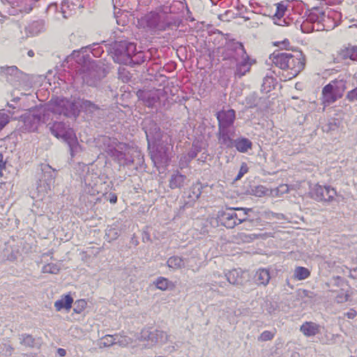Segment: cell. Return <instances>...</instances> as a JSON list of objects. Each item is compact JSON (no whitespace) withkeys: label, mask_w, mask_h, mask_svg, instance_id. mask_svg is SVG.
<instances>
[{"label":"cell","mask_w":357,"mask_h":357,"mask_svg":"<svg viewBox=\"0 0 357 357\" xmlns=\"http://www.w3.org/2000/svg\"><path fill=\"white\" fill-rule=\"evenodd\" d=\"M272 61L276 69V73L283 81H289L296 77L304 66L302 57L290 52H279L274 56Z\"/></svg>","instance_id":"cell-1"},{"label":"cell","mask_w":357,"mask_h":357,"mask_svg":"<svg viewBox=\"0 0 357 357\" xmlns=\"http://www.w3.org/2000/svg\"><path fill=\"white\" fill-rule=\"evenodd\" d=\"M147 136L150 155L159 170L168 166L170 162V149L165 144L162 132L157 127L145 129Z\"/></svg>","instance_id":"cell-2"},{"label":"cell","mask_w":357,"mask_h":357,"mask_svg":"<svg viewBox=\"0 0 357 357\" xmlns=\"http://www.w3.org/2000/svg\"><path fill=\"white\" fill-rule=\"evenodd\" d=\"M103 149L108 155L118 162L124 165L133 163V157L132 156L131 148L128 145L119 143L111 138H104L101 141Z\"/></svg>","instance_id":"cell-3"},{"label":"cell","mask_w":357,"mask_h":357,"mask_svg":"<svg viewBox=\"0 0 357 357\" xmlns=\"http://www.w3.org/2000/svg\"><path fill=\"white\" fill-rule=\"evenodd\" d=\"M40 108L54 114L70 117H78L82 109L76 102L65 98H56Z\"/></svg>","instance_id":"cell-4"},{"label":"cell","mask_w":357,"mask_h":357,"mask_svg":"<svg viewBox=\"0 0 357 357\" xmlns=\"http://www.w3.org/2000/svg\"><path fill=\"white\" fill-rule=\"evenodd\" d=\"M219 128V138L221 143L227 144L232 142L234 133L236 114L233 110L221 111L216 113Z\"/></svg>","instance_id":"cell-5"},{"label":"cell","mask_w":357,"mask_h":357,"mask_svg":"<svg viewBox=\"0 0 357 357\" xmlns=\"http://www.w3.org/2000/svg\"><path fill=\"white\" fill-rule=\"evenodd\" d=\"M251 210L245 208H228L218 216V222L227 229H232L245 222L249 217Z\"/></svg>","instance_id":"cell-6"},{"label":"cell","mask_w":357,"mask_h":357,"mask_svg":"<svg viewBox=\"0 0 357 357\" xmlns=\"http://www.w3.org/2000/svg\"><path fill=\"white\" fill-rule=\"evenodd\" d=\"M50 130L55 137L66 142L71 149L72 156L78 154L81 147L73 129L67 127L64 123L56 122L51 127Z\"/></svg>","instance_id":"cell-7"},{"label":"cell","mask_w":357,"mask_h":357,"mask_svg":"<svg viewBox=\"0 0 357 357\" xmlns=\"http://www.w3.org/2000/svg\"><path fill=\"white\" fill-rule=\"evenodd\" d=\"M346 89L344 81H333L325 86L323 91V104L325 107L332 104L342 98Z\"/></svg>","instance_id":"cell-8"},{"label":"cell","mask_w":357,"mask_h":357,"mask_svg":"<svg viewBox=\"0 0 357 357\" xmlns=\"http://www.w3.org/2000/svg\"><path fill=\"white\" fill-rule=\"evenodd\" d=\"M312 197L323 202H331L337 197V192L334 188L329 186L317 185L312 188Z\"/></svg>","instance_id":"cell-9"},{"label":"cell","mask_w":357,"mask_h":357,"mask_svg":"<svg viewBox=\"0 0 357 357\" xmlns=\"http://www.w3.org/2000/svg\"><path fill=\"white\" fill-rule=\"evenodd\" d=\"M132 342L131 339L128 336H122L120 334L107 335L99 339L97 345L100 348H106L114 345H127Z\"/></svg>","instance_id":"cell-10"},{"label":"cell","mask_w":357,"mask_h":357,"mask_svg":"<svg viewBox=\"0 0 357 357\" xmlns=\"http://www.w3.org/2000/svg\"><path fill=\"white\" fill-rule=\"evenodd\" d=\"M141 339L150 345H160L167 342V335L160 330L145 329L142 331Z\"/></svg>","instance_id":"cell-11"},{"label":"cell","mask_w":357,"mask_h":357,"mask_svg":"<svg viewBox=\"0 0 357 357\" xmlns=\"http://www.w3.org/2000/svg\"><path fill=\"white\" fill-rule=\"evenodd\" d=\"M245 272L240 269H234L226 274V278L229 283L232 285H240L243 283Z\"/></svg>","instance_id":"cell-12"},{"label":"cell","mask_w":357,"mask_h":357,"mask_svg":"<svg viewBox=\"0 0 357 357\" xmlns=\"http://www.w3.org/2000/svg\"><path fill=\"white\" fill-rule=\"evenodd\" d=\"M273 189H268L262 186H256L249 188L245 192L246 195L256 196V197H263L267 196H272Z\"/></svg>","instance_id":"cell-13"},{"label":"cell","mask_w":357,"mask_h":357,"mask_svg":"<svg viewBox=\"0 0 357 357\" xmlns=\"http://www.w3.org/2000/svg\"><path fill=\"white\" fill-rule=\"evenodd\" d=\"M320 329L319 325L311 322L304 323L301 327V332L308 337L316 336L320 333Z\"/></svg>","instance_id":"cell-14"},{"label":"cell","mask_w":357,"mask_h":357,"mask_svg":"<svg viewBox=\"0 0 357 357\" xmlns=\"http://www.w3.org/2000/svg\"><path fill=\"white\" fill-rule=\"evenodd\" d=\"M234 146L239 152L245 154L251 150L253 147V143L248 138H240L234 142Z\"/></svg>","instance_id":"cell-15"},{"label":"cell","mask_w":357,"mask_h":357,"mask_svg":"<svg viewBox=\"0 0 357 357\" xmlns=\"http://www.w3.org/2000/svg\"><path fill=\"white\" fill-rule=\"evenodd\" d=\"M73 299L71 295H66L56 301L55 307L57 310H61L62 309L68 310L72 307Z\"/></svg>","instance_id":"cell-16"},{"label":"cell","mask_w":357,"mask_h":357,"mask_svg":"<svg viewBox=\"0 0 357 357\" xmlns=\"http://www.w3.org/2000/svg\"><path fill=\"white\" fill-rule=\"evenodd\" d=\"M186 179V177L179 172H177L174 174L170 178V187L171 189H179L184 186L185 180Z\"/></svg>","instance_id":"cell-17"},{"label":"cell","mask_w":357,"mask_h":357,"mask_svg":"<svg viewBox=\"0 0 357 357\" xmlns=\"http://www.w3.org/2000/svg\"><path fill=\"white\" fill-rule=\"evenodd\" d=\"M271 276L267 269H260L256 272L255 280L258 284L267 285L270 281Z\"/></svg>","instance_id":"cell-18"},{"label":"cell","mask_w":357,"mask_h":357,"mask_svg":"<svg viewBox=\"0 0 357 357\" xmlns=\"http://www.w3.org/2000/svg\"><path fill=\"white\" fill-rule=\"evenodd\" d=\"M20 343L25 347H36L39 346V343L38 341L35 338H33L32 335H23L22 336L21 341Z\"/></svg>","instance_id":"cell-19"},{"label":"cell","mask_w":357,"mask_h":357,"mask_svg":"<svg viewBox=\"0 0 357 357\" xmlns=\"http://www.w3.org/2000/svg\"><path fill=\"white\" fill-rule=\"evenodd\" d=\"M167 266L172 269H180L184 267V261L181 258L173 256L167 260Z\"/></svg>","instance_id":"cell-20"},{"label":"cell","mask_w":357,"mask_h":357,"mask_svg":"<svg viewBox=\"0 0 357 357\" xmlns=\"http://www.w3.org/2000/svg\"><path fill=\"white\" fill-rule=\"evenodd\" d=\"M170 284H171V283H170V280H167V278H162V277L158 278L154 282L156 288L162 290V291H165V290L169 289L170 288Z\"/></svg>","instance_id":"cell-21"},{"label":"cell","mask_w":357,"mask_h":357,"mask_svg":"<svg viewBox=\"0 0 357 357\" xmlns=\"http://www.w3.org/2000/svg\"><path fill=\"white\" fill-rule=\"evenodd\" d=\"M60 270H61V269L57 264H53V263H49L43 268L42 273L58 274L60 273Z\"/></svg>","instance_id":"cell-22"},{"label":"cell","mask_w":357,"mask_h":357,"mask_svg":"<svg viewBox=\"0 0 357 357\" xmlns=\"http://www.w3.org/2000/svg\"><path fill=\"white\" fill-rule=\"evenodd\" d=\"M310 272L308 269L304 267H299L295 270V277L298 280H305L310 276Z\"/></svg>","instance_id":"cell-23"},{"label":"cell","mask_w":357,"mask_h":357,"mask_svg":"<svg viewBox=\"0 0 357 357\" xmlns=\"http://www.w3.org/2000/svg\"><path fill=\"white\" fill-rule=\"evenodd\" d=\"M292 189L291 186L289 185L283 184L278 186V187L273 189V195L272 196H280L284 195V194H288L290 192V190Z\"/></svg>","instance_id":"cell-24"},{"label":"cell","mask_w":357,"mask_h":357,"mask_svg":"<svg viewBox=\"0 0 357 357\" xmlns=\"http://www.w3.org/2000/svg\"><path fill=\"white\" fill-rule=\"evenodd\" d=\"M87 306V301L83 300V299H80V300L76 301V304H75L74 307H73V311L77 314L82 313L85 310Z\"/></svg>","instance_id":"cell-25"},{"label":"cell","mask_w":357,"mask_h":357,"mask_svg":"<svg viewBox=\"0 0 357 357\" xmlns=\"http://www.w3.org/2000/svg\"><path fill=\"white\" fill-rule=\"evenodd\" d=\"M248 170H249V167H248V165H247L246 163L242 164L240 171H239L238 175H237V178H235V179L234 180L233 183L240 181L241 178L244 177L245 174L248 173Z\"/></svg>","instance_id":"cell-26"},{"label":"cell","mask_w":357,"mask_h":357,"mask_svg":"<svg viewBox=\"0 0 357 357\" xmlns=\"http://www.w3.org/2000/svg\"><path fill=\"white\" fill-rule=\"evenodd\" d=\"M274 339V334L270 331H267L263 332L260 336L259 340L261 341H269Z\"/></svg>","instance_id":"cell-27"},{"label":"cell","mask_w":357,"mask_h":357,"mask_svg":"<svg viewBox=\"0 0 357 357\" xmlns=\"http://www.w3.org/2000/svg\"><path fill=\"white\" fill-rule=\"evenodd\" d=\"M349 298H350V294L348 293H342L336 297V301L339 303H344L348 300Z\"/></svg>","instance_id":"cell-28"},{"label":"cell","mask_w":357,"mask_h":357,"mask_svg":"<svg viewBox=\"0 0 357 357\" xmlns=\"http://www.w3.org/2000/svg\"><path fill=\"white\" fill-rule=\"evenodd\" d=\"M347 98H348L349 100H351V101L357 100V88L351 91V92L347 95Z\"/></svg>","instance_id":"cell-29"},{"label":"cell","mask_w":357,"mask_h":357,"mask_svg":"<svg viewBox=\"0 0 357 357\" xmlns=\"http://www.w3.org/2000/svg\"><path fill=\"white\" fill-rule=\"evenodd\" d=\"M357 315V312L354 310H350V311L347 312V316L349 319H354Z\"/></svg>","instance_id":"cell-30"},{"label":"cell","mask_w":357,"mask_h":357,"mask_svg":"<svg viewBox=\"0 0 357 357\" xmlns=\"http://www.w3.org/2000/svg\"><path fill=\"white\" fill-rule=\"evenodd\" d=\"M57 352H58V354L59 355H60V356H62V357L66 356V350H64V349H62V348L59 349L58 351H57Z\"/></svg>","instance_id":"cell-31"}]
</instances>
